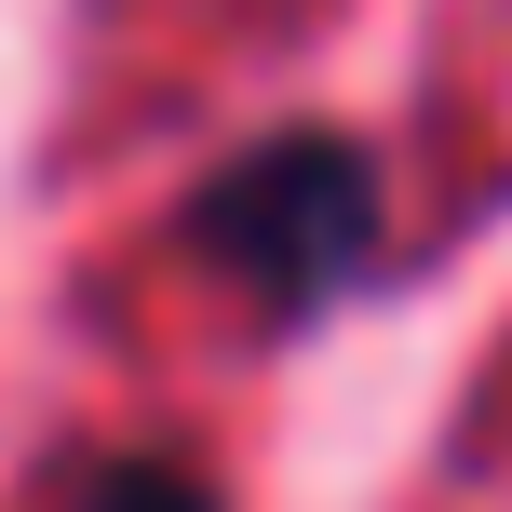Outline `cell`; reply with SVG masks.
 Listing matches in <instances>:
<instances>
[{"instance_id": "obj_1", "label": "cell", "mask_w": 512, "mask_h": 512, "mask_svg": "<svg viewBox=\"0 0 512 512\" xmlns=\"http://www.w3.org/2000/svg\"><path fill=\"white\" fill-rule=\"evenodd\" d=\"M203 243L243 256V283L270 310H324L337 283L364 270V243H378V176H364V149H337V135H283V149L230 162V176L203 189Z\"/></svg>"}, {"instance_id": "obj_2", "label": "cell", "mask_w": 512, "mask_h": 512, "mask_svg": "<svg viewBox=\"0 0 512 512\" xmlns=\"http://www.w3.org/2000/svg\"><path fill=\"white\" fill-rule=\"evenodd\" d=\"M81 512H216V486H203V472H176V459H135V472H108Z\"/></svg>"}]
</instances>
